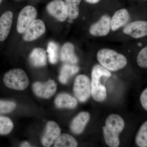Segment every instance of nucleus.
<instances>
[{"label": "nucleus", "mask_w": 147, "mask_h": 147, "mask_svg": "<svg viewBox=\"0 0 147 147\" xmlns=\"http://www.w3.org/2000/svg\"><path fill=\"white\" fill-rule=\"evenodd\" d=\"M111 73L100 65H96L91 72L92 96L97 102H102L107 97L105 86L107 79L111 77Z\"/></svg>", "instance_id": "obj_1"}, {"label": "nucleus", "mask_w": 147, "mask_h": 147, "mask_svg": "<svg viewBox=\"0 0 147 147\" xmlns=\"http://www.w3.org/2000/svg\"><path fill=\"white\" fill-rule=\"evenodd\" d=\"M125 127L123 119L117 114L108 116L102 127L103 136L106 144L109 146L118 147L120 144L119 135Z\"/></svg>", "instance_id": "obj_2"}, {"label": "nucleus", "mask_w": 147, "mask_h": 147, "mask_svg": "<svg viewBox=\"0 0 147 147\" xmlns=\"http://www.w3.org/2000/svg\"><path fill=\"white\" fill-rule=\"evenodd\" d=\"M96 57L100 65L111 71H118L127 64L125 56L111 49L103 48L99 50Z\"/></svg>", "instance_id": "obj_3"}, {"label": "nucleus", "mask_w": 147, "mask_h": 147, "mask_svg": "<svg viewBox=\"0 0 147 147\" xmlns=\"http://www.w3.org/2000/svg\"><path fill=\"white\" fill-rule=\"evenodd\" d=\"M3 81L6 86L16 90L26 89L29 84L26 74L23 69L18 68L7 72L4 75Z\"/></svg>", "instance_id": "obj_4"}, {"label": "nucleus", "mask_w": 147, "mask_h": 147, "mask_svg": "<svg viewBox=\"0 0 147 147\" xmlns=\"http://www.w3.org/2000/svg\"><path fill=\"white\" fill-rule=\"evenodd\" d=\"M73 91L80 102H86L92 93L91 84L89 78L84 74L77 76L74 84Z\"/></svg>", "instance_id": "obj_5"}, {"label": "nucleus", "mask_w": 147, "mask_h": 147, "mask_svg": "<svg viewBox=\"0 0 147 147\" xmlns=\"http://www.w3.org/2000/svg\"><path fill=\"white\" fill-rule=\"evenodd\" d=\"M37 12L34 7L28 5L24 7L19 13L17 20L16 29L20 34H24L35 20Z\"/></svg>", "instance_id": "obj_6"}, {"label": "nucleus", "mask_w": 147, "mask_h": 147, "mask_svg": "<svg viewBox=\"0 0 147 147\" xmlns=\"http://www.w3.org/2000/svg\"><path fill=\"white\" fill-rule=\"evenodd\" d=\"M32 88L37 96L47 99L52 97L57 91V84L53 80H49L45 83L36 82L33 84Z\"/></svg>", "instance_id": "obj_7"}, {"label": "nucleus", "mask_w": 147, "mask_h": 147, "mask_svg": "<svg viewBox=\"0 0 147 147\" xmlns=\"http://www.w3.org/2000/svg\"><path fill=\"white\" fill-rule=\"evenodd\" d=\"M46 9L51 16L60 22H63L68 17L67 9L62 0H53L47 4Z\"/></svg>", "instance_id": "obj_8"}, {"label": "nucleus", "mask_w": 147, "mask_h": 147, "mask_svg": "<svg viewBox=\"0 0 147 147\" xmlns=\"http://www.w3.org/2000/svg\"><path fill=\"white\" fill-rule=\"evenodd\" d=\"M111 29V18L107 15H104L96 23L90 27V34L93 36H103L109 34Z\"/></svg>", "instance_id": "obj_9"}, {"label": "nucleus", "mask_w": 147, "mask_h": 147, "mask_svg": "<svg viewBox=\"0 0 147 147\" xmlns=\"http://www.w3.org/2000/svg\"><path fill=\"white\" fill-rule=\"evenodd\" d=\"M45 26L43 21L35 19L24 33L23 39L25 41H31L37 39L44 33Z\"/></svg>", "instance_id": "obj_10"}, {"label": "nucleus", "mask_w": 147, "mask_h": 147, "mask_svg": "<svg viewBox=\"0 0 147 147\" xmlns=\"http://www.w3.org/2000/svg\"><path fill=\"white\" fill-rule=\"evenodd\" d=\"M123 32L135 38H139L147 36V22L138 21L131 22L123 29Z\"/></svg>", "instance_id": "obj_11"}, {"label": "nucleus", "mask_w": 147, "mask_h": 147, "mask_svg": "<svg viewBox=\"0 0 147 147\" xmlns=\"http://www.w3.org/2000/svg\"><path fill=\"white\" fill-rule=\"evenodd\" d=\"M60 134L61 129L57 124L53 121H48L41 139L42 145L45 147H50Z\"/></svg>", "instance_id": "obj_12"}, {"label": "nucleus", "mask_w": 147, "mask_h": 147, "mask_svg": "<svg viewBox=\"0 0 147 147\" xmlns=\"http://www.w3.org/2000/svg\"><path fill=\"white\" fill-rule=\"evenodd\" d=\"M90 115L87 112H82L78 114L73 119L70 125V128L74 134H82L88 123Z\"/></svg>", "instance_id": "obj_13"}, {"label": "nucleus", "mask_w": 147, "mask_h": 147, "mask_svg": "<svg viewBox=\"0 0 147 147\" xmlns=\"http://www.w3.org/2000/svg\"><path fill=\"white\" fill-rule=\"evenodd\" d=\"M13 17V13L9 11H5L0 17V41H4L8 36Z\"/></svg>", "instance_id": "obj_14"}, {"label": "nucleus", "mask_w": 147, "mask_h": 147, "mask_svg": "<svg viewBox=\"0 0 147 147\" xmlns=\"http://www.w3.org/2000/svg\"><path fill=\"white\" fill-rule=\"evenodd\" d=\"M129 18L128 11L125 9L117 11L111 19V29L113 31L117 30L127 24Z\"/></svg>", "instance_id": "obj_15"}, {"label": "nucleus", "mask_w": 147, "mask_h": 147, "mask_svg": "<svg viewBox=\"0 0 147 147\" xmlns=\"http://www.w3.org/2000/svg\"><path fill=\"white\" fill-rule=\"evenodd\" d=\"M47 54L45 50L42 48H34L29 57L30 62L35 67L44 66L47 63Z\"/></svg>", "instance_id": "obj_16"}, {"label": "nucleus", "mask_w": 147, "mask_h": 147, "mask_svg": "<svg viewBox=\"0 0 147 147\" xmlns=\"http://www.w3.org/2000/svg\"><path fill=\"white\" fill-rule=\"evenodd\" d=\"M55 104L59 108L73 109L77 105V101L75 98L67 93L58 94L55 99Z\"/></svg>", "instance_id": "obj_17"}, {"label": "nucleus", "mask_w": 147, "mask_h": 147, "mask_svg": "<svg viewBox=\"0 0 147 147\" xmlns=\"http://www.w3.org/2000/svg\"><path fill=\"white\" fill-rule=\"evenodd\" d=\"M61 60L71 64L77 63L78 59L74 53V47L70 42H66L61 49Z\"/></svg>", "instance_id": "obj_18"}, {"label": "nucleus", "mask_w": 147, "mask_h": 147, "mask_svg": "<svg viewBox=\"0 0 147 147\" xmlns=\"http://www.w3.org/2000/svg\"><path fill=\"white\" fill-rule=\"evenodd\" d=\"M79 67L76 65L65 64L62 67L59 75V80L61 83L66 84L71 76L79 71Z\"/></svg>", "instance_id": "obj_19"}, {"label": "nucleus", "mask_w": 147, "mask_h": 147, "mask_svg": "<svg viewBox=\"0 0 147 147\" xmlns=\"http://www.w3.org/2000/svg\"><path fill=\"white\" fill-rule=\"evenodd\" d=\"M78 146L76 139L71 135L67 134H60L55 140V147H76Z\"/></svg>", "instance_id": "obj_20"}, {"label": "nucleus", "mask_w": 147, "mask_h": 147, "mask_svg": "<svg viewBox=\"0 0 147 147\" xmlns=\"http://www.w3.org/2000/svg\"><path fill=\"white\" fill-rule=\"evenodd\" d=\"M82 0H65L67 9L68 17L71 20L76 19L79 15V6Z\"/></svg>", "instance_id": "obj_21"}, {"label": "nucleus", "mask_w": 147, "mask_h": 147, "mask_svg": "<svg viewBox=\"0 0 147 147\" xmlns=\"http://www.w3.org/2000/svg\"><path fill=\"white\" fill-rule=\"evenodd\" d=\"M135 143L138 146L147 147V121L141 125L137 131Z\"/></svg>", "instance_id": "obj_22"}, {"label": "nucleus", "mask_w": 147, "mask_h": 147, "mask_svg": "<svg viewBox=\"0 0 147 147\" xmlns=\"http://www.w3.org/2000/svg\"><path fill=\"white\" fill-rule=\"evenodd\" d=\"M13 128V123L10 119L0 116V135H7Z\"/></svg>", "instance_id": "obj_23"}, {"label": "nucleus", "mask_w": 147, "mask_h": 147, "mask_svg": "<svg viewBox=\"0 0 147 147\" xmlns=\"http://www.w3.org/2000/svg\"><path fill=\"white\" fill-rule=\"evenodd\" d=\"M59 47L57 43L54 41H50L48 43L47 52L50 63L54 64L57 63L58 59Z\"/></svg>", "instance_id": "obj_24"}, {"label": "nucleus", "mask_w": 147, "mask_h": 147, "mask_svg": "<svg viewBox=\"0 0 147 147\" xmlns=\"http://www.w3.org/2000/svg\"><path fill=\"white\" fill-rule=\"evenodd\" d=\"M16 107V103L14 101L0 100V114L10 113L15 110Z\"/></svg>", "instance_id": "obj_25"}, {"label": "nucleus", "mask_w": 147, "mask_h": 147, "mask_svg": "<svg viewBox=\"0 0 147 147\" xmlns=\"http://www.w3.org/2000/svg\"><path fill=\"white\" fill-rule=\"evenodd\" d=\"M137 64L143 68L147 67V46L141 50L137 56Z\"/></svg>", "instance_id": "obj_26"}, {"label": "nucleus", "mask_w": 147, "mask_h": 147, "mask_svg": "<svg viewBox=\"0 0 147 147\" xmlns=\"http://www.w3.org/2000/svg\"><path fill=\"white\" fill-rule=\"evenodd\" d=\"M140 100L142 107L147 111V88L144 90L141 93Z\"/></svg>", "instance_id": "obj_27"}, {"label": "nucleus", "mask_w": 147, "mask_h": 147, "mask_svg": "<svg viewBox=\"0 0 147 147\" xmlns=\"http://www.w3.org/2000/svg\"><path fill=\"white\" fill-rule=\"evenodd\" d=\"M20 147H32L31 145L30 144L29 142H22V143L20 145Z\"/></svg>", "instance_id": "obj_28"}, {"label": "nucleus", "mask_w": 147, "mask_h": 147, "mask_svg": "<svg viewBox=\"0 0 147 147\" xmlns=\"http://www.w3.org/2000/svg\"><path fill=\"white\" fill-rule=\"evenodd\" d=\"M86 2L92 4H95L99 2L100 0H85Z\"/></svg>", "instance_id": "obj_29"}, {"label": "nucleus", "mask_w": 147, "mask_h": 147, "mask_svg": "<svg viewBox=\"0 0 147 147\" xmlns=\"http://www.w3.org/2000/svg\"><path fill=\"white\" fill-rule=\"evenodd\" d=\"M2 0H0V3L1 2Z\"/></svg>", "instance_id": "obj_30"}]
</instances>
